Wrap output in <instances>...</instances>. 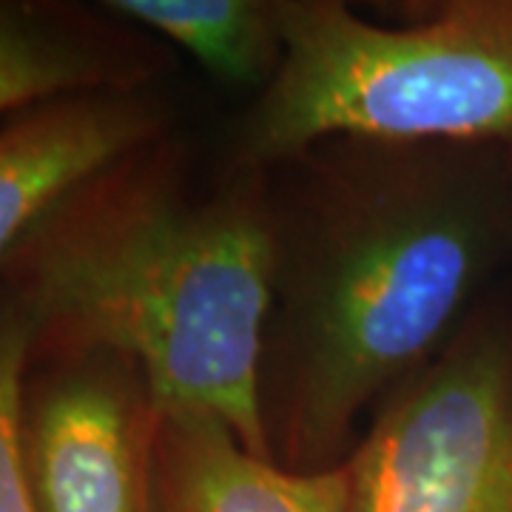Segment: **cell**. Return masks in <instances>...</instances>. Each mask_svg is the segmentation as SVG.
<instances>
[{
  "mask_svg": "<svg viewBox=\"0 0 512 512\" xmlns=\"http://www.w3.org/2000/svg\"><path fill=\"white\" fill-rule=\"evenodd\" d=\"M293 163V197L271 202L262 404L285 467L333 470L367 410L456 336L501 256L507 205L461 146L330 140Z\"/></svg>",
  "mask_w": 512,
  "mask_h": 512,
  "instance_id": "6da1fadb",
  "label": "cell"
},
{
  "mask_svg": "<svg viewBox=\"0 0 512 512\" xmlns=\"http://www.w3.org/2000/svg\"><path fill=\"white\" fill-rule=\"evenodd\" d=\"M274 205L254 180L197 197L151 143L52 205L3 259L32 362L114 353L160 416L225 424L274 458L262 404Z\"/></svg>",
  "mask_w": 512,
  "mask_h": 512,
  "instance_id": "7a4b0ae2",
  "label": "cell"
},
{
  "mask_svg": "<svg viewBox=\"0 0 512 512\" xmlns=\"http://www.w3.org/2000/svg\"><path fill=\"white\" fill-rule=\"evenodd\" d=\"M282 63L237 134L248 171L330 140L512 148V0H453L379 26L333 0H276Z\"/></svg>",
  "mask_w": 512,
  "mask_h": 512,
  "instance_id": "3957f363",
  "label": "cell"
},
{
  "mask_svg": "<svg viewBox=\"0 0 512 512\" xmlns=\"http://www.w3.org/2000/svg\"><path fill=\"white\" fill-rule=\"evenodd\" d=\"M350 512H512V342L470 325L379 407L345 461Z\"/></svg>",
  "mask_w": 512,
  "mask_h": 512,
  "instance_id": "277c9868",
  "label": "cell"
},
{
  "mask_svg": "<svg viewBox=\"0 0 512 512\" xmlns=\"http://www.w3.org/2000/svg\"><path fill=\"white\" fill-rule=\"evenodd\" d=\"M29 376L20 447L37 512H151L160 413L140 367L83 353Z\"/></svg>",
  "mask_w": 512,
  "mask_h": 512,
  "instance_id": "5b68a950",
  "label": "cell"
},
{
  "mask_svg": "<svg viewBox=\"0 0 512 512\" xmlns=\"http://www.w3.org/2000/svg\"><path fill=\"white\" fill-rule=\"evenodd\" d=\"M163 117L137 86L66 94L0 126V265L52 205L157 143Z\"/></svg>",
  "mask_w": 512,
  "mask_h": 512,
  "instance_id": "8992f818",
  "label": "cell"
},
{
  "mask_svg": "<svg viewBox=\"0 0 512 512\" xmlns=\"http://www.w3.org/2000/svg\"><path fill=\"white\" fill-rule=\"evenodd\" d=\"M151 512H350L348 467L293 470L220 421L160 416Z\"/></svg>",
  "mask_w": 512,
  "mask_h": 512,
  "instance_id": "52a82bcc",
  "label": "cell"
},
{
  "mask_svg": "<svg viewBox=\"0 0 512 512\" xmlns=\"http://www.w3.org/2000/svg\"><path fill=\"white\" fill-rule=\"evenodd\" d=\"M111 15L171 40L214 80L262 92L282 63L276 3L265 0H114Z\"/></svg>",
  "mask_w": 512,
  "mask_h": 512,
  "instance_id": "ba28073f",
  "label": "cell"
},
{
  "mask_svg": "<svg viewBox=\"0 0 512 512\" xmlns=\"http://www.w3.org/2000/svg\"><path fill=\"white\" fill-rule=\"evenodd\" d=\"M92 35L52 12L0 3V117L66 94L134 86Z\"/></svg>",
  "mask_w": 512,
  "mask_h": 512,
  "instance_id": "9c48e42d",
  "label": "cell"
},
{
  "mask_svg": "<svg viewBox=\"0 0 512 512\" xmlns=\"http://www.w3.org/2000/svg\"><path fill=\"white\" fill-rule=\"evenodd\" d=\"M32 362V328L20 311L0 305V512H37L20 447L23 384Z\"/></svg>",
  "mask_w": 512,
  "mask_h": 512,
  "instance_id": "30bf717a",
  "label": "cell"
}]
</instances>
